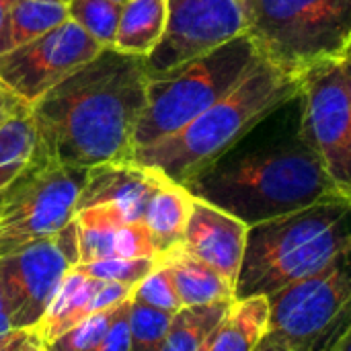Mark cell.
Returning <instances> with one entry per match:
<instances>
[{"label": "cell", "mask_w": 351, "mask_h": 351, "mask_svg": "<svg viewBox=\"0 0 351 351\" xmlns=\"http://www.w3.org/2000/svg\"><path fill=\"white\" fill-rule=\"evenodd\" d=\"M14 0H0V53L8 51V14Z\"/></svg>", "instance_id": "obj_34"}, {"label": "cell", "mask_w": 351, "mask_h": 351, "mask_svg": "<svg viewBox=\"0 0 351 351\" xmlns=\"http://www.w3.org/2000/svg\"><path fill=\"white\" fill-rule=\"evenodd\" d=\"M234 302V300H232ZM232 302H216L208 306H183L173 315L171 327L160 351H197L220 321L226 317Z\"/></svg>", "instance_id": "obj_22"}, {"label": "cell", "mask_w": 351, "mask_h": 351, "mask_svg": "<svg viewBox=\"0 0 351 351\" xmlns=\"http://www.w3.org/2000/svg\"><path fill=\"white\" fill-rule=\"evenodd\" d=\"M23 109H29V105L23 103L21 99H16V97L0 82V123H2L8 115H12V113H16V111H23Z\"/></svg>", "instance_id": "obj_33"}, {"label": "cell", "mask_w": 351, "mask_h": 351, "mask_svg": "<svg viewBox=\"0 0 351 351\" xmlns=\"http://www.w3.org/2000/svg\"><path fill=\"white\" fill-rule=\"evenodd\" d=\"M341 64H343V76H346V86H348V95H350L351 103V62H348V60L343 58Z\"/></svg>", "instance_id": "obj_37"}, {"label": "cell", "mask_w": 351, "mask_h": 351, "mask_svg": "<svg viewBox=\"0 0 351 351\" xmlns=\"http://www.w3.org/2000/svg\"><path fill=\"white\" fill-rule=\"evenodd\" d=\"M43 341L35 329H10L0 333V351H41Z\"/></svg>", "instance_id": "obj_32"}, {"label": "cell", "mask_w": 351, "mask_h": 351, "mask_svg": "<svg viewBox=\"0 0 351 351\" xmlns=\"http://www.w3.org/2000/svg\"><path fill=\"white\" fill-rule=\"evenodd\" d=\"M146 88L144 56L103 47L31 105L35 158L76 169L134 160Z\"/></svg>", "instance_id": "obj_1"}, {"label": "cell", "mask_w": 351, "mask_h": 351, "mask_svg": "<svg viewBox=\"0 0 351 351\" xmlns=\"http://www.w3.org/2000/svg\"><path fill=\"white\" fill-rule=\"evenodd\" d=\"M193 195L187 187L167 181L156 189L146 206L142 222L150 230L160 253L181 245L191 214Z\"/></svg>", "instance_id": "obj_18"}, {"label": "cell", "mask_w": 351, "mask_h": 351, "mask_svg": "<svg viewBox=\"0 0 351 351\" xmlns=\"http://www.w3.org/2000/svg\"><path fill=\"white\" fill-rule=\"evenodd\" d=\"M185 187L247 226L343 197L300 134L255 150L232 148Z\"/></svg>", "instance_id": "obj_2"}, {"label": "cell", "mask_w": 351, "mask_h": 351, "mask_svg": "<svg viewBox=\"0 0 351 351\" xmlns=\"http://www.w3.org/2000/svg\"><path fill=\"white\" fill-rule=\"evenodd\" d=\"M298 134L351 202V103L341 60L302 74Z\"/></svg>", "instance_id": "obj_9"}, {"label": "cell", "mask_w": 351, "mask_h": 351, "mask_svg": "<svg viewBox=\"0 0 351 351\" xmlns=\"http://www.w3.org/2000/svg\"><path fill=\"white\" fill-rule=\"evenodd\" d=\"M132 300L146 304L150 308L162 311V313H171V315L183 308L175 290L173 276L169 267L162 261H158V257H156V267L138 286H134Z\"/></svg>", "instance_id": "obj_26"}, {"label": "cell", "mask_w": 351, "mask_h": 351, "mask_svg": "<svg viewBox=\"0 0 351 351\" xmlns=\"http://www.w3.org/2000/svg\"><path fill=\"white\" fill-rule=\"evenodd\" d=\"M37 132L31 107L8 115L0 123V195L33 165Z\"/></svg>", "instance_id": "obj_21"}, {"label": "cell", "mask_w": 351, "mask_h": 351, "mask_svg": "<svg viewBox=\"0 0 351 351\" xmlns=\"http://www.w3.org/2000/svg\"><path fill=\"white\" fill-rule=\"evenodd\" d=\"M351 247V202L335 197L249 226L234 300L269 296L327 267Z\"/></svg>", "instance_id": "obj_4"}, {"label": "cell", "mask_w": 351, "mask_h": 351, "mask_svg": "<svg viewBox=\"0 0 351 351\" xmlns=\"http://www.w3.org/2000/svg\"><path fill=\"white\" fill-rule=\"evenodd\" d=\"M68 19L64 0H14L8 14V49L37 39Z\"/></svg>", "instance_id": "obj_23"}, {"label": "cell", "mask_w": 351, "mask_h": 351, "mask_svg": "<svg viewBox=\"0 0 351 351\" xmlns=\"http://www.w3.org/2000/svg\"><path fill=\"white\" fill-rule=\"evenodd\" d=\"M154 267H156V259H121V257L76 265V269H80L84 276L93 280L113 282L130 288L138 286Z\"/></svg>", "instance_id": "obj_28"}, {"label": "cell", "mask_w": 351, "mask_h": 351, "mask_svg": "<svg viewBox=\"0 0 351 351\" xmlns=\"http://www.w3.org/2000/svg\"><path fill=\"white\" fill-rule=\"evenodd\" d=\"M351 294V247L321 271L269 294V327L255 351H315Z\"/></svg>", "instance_id": "obj_8"}, {"label": "cell", "mask_w": 351, "mask_h": 351, "mask_svg": "<svg viewBox=\"0 0 351 351\" xmlns=\"http://www.w3.org/2000/svg\"><path fill=\"white\" fill-rule=\"evenodd\" d=\"M300 88L302 74L261 60L224 99L181 132L136 150L134 160L185 187L239 146L261 121L298 99Z\"/></svg>", "instance_id": "obj_3"}, {"label": "cell", "mask_w": 351, "mask_h": 351, "mask_svg": "<svg viewBox=\"0 0 351 351\" xmlns=\"http://www.w3.org/2000/svg\"><path fill=\"white\" fill-rule=\"evenodd\" d=\"M86 175L88 169L35 158L0 195V257L66 228L76 216Z\"/></svg>", "instance_id": "obj_7"}, {"label": "cell", "mask_w": 351, "mask_h": 351, "mask_svg": "<svg viewBox=\"0 0 351 351\" xmlns=\"http://www.w3.org/2000/svg\"><path fill=\"white\" fill-rule=\"evenodd\" d=\"M173 315L134 302L130 308V351H160Z\"/></svg>", "instance_id": "obj_25"}, {"label": "cell", "mask_w": 351, "mask_h": 351, "mask_svg": "<svg viewBox=\"0 0 351 351\" xmlns=\"http://www.w3.org/2000/svg\"><path fill=\"white\" fill-rule=\"evenodd\" d=\"M64 2H68V0H64Z\"/></svg>", "instance_id": "obj_41"}, {"label": "cell", "mask_w": 351, "mask_h": 351, "mask_svg": "<svg viewBox=\"0 0 351 351\" xmlns=\"http://www.w3.org/2000/svg\"><path fill=\"white\" fill-rule=\"evenodd\" d=\"M130 286L101 282L84 276L80 269L72 267L64 282L60 284L58 292L53 294L41 323L35 327L37 335L43 343L60 337L68 329L80 325L88 317L113 308L132 298Z\"/></svg>", "instance_id": "obj_14"}, {"label": "cell", "mask_w": 351, "mask_h": 351, "mask_svg": "<svg viewBox=\"0 0 351 351\" xmlns=\"http://www.w3.org/2000/svg\"><path fill=\"white\" fill-rule=\"evenodd\" d=\"M117 306L101 311V313L88 317L86 321H82L80 325L68 329L60 337L43 343V351H95L103 341V337L115 317Z\"/></svg>", "instance_id": "obj_27"}, {"label": "cell", "mask_w": 351, "mask_h": 351, "mask_svg": "<svg viewBox=\"0 0 351 351\" xmlns=\"http://www.w3.org/2000/svg\"><path fill=\"white\" fill-rule=\"evenodd\" d=\"M247 35L263 60L304 74L343 60L351 39V0H241Z\"/></svg>", "instance_id": "obj_6"}, {"label": "cell", "mask_w": 351, "mask_h": 351, "mask_svg": "<svg viewBox=\"0 0 351 351\" xmlns=\"http://www.w3.org/2000/svg\"><path fill=\"white\" fill-rule=\"evenodd\" d=\"M351 329V294L350 298L346 300V304L339 308V313L333 317V321L329 323V327L323 331L317 350L315 351H333V348L337 346V341L343 337L346 331Z\"/></svg>", "instance_id": "obj_31"}, {"label": "cell", "mask_w": 351, "mask_h": 351, "mask_svg": "<svg viewBox=\"0 0 351 351\" xmlns=\"http://www.w3.org/2000/svg\"><path fill=\"white\" fill-rule=\"evenodd\" d=\"M113 2H119V4H125V2H130V0H113Z\"/></svg>", "instance_id": "obj_40"}, {"label": "cell", "mask_w": 351, "mask_h": 351, "mask_svg": "<svg viewBox=\"0 0 351 351\" xmlns=\"http://www.w3.org/2000/svg\"><path fill=\"white\" fill-rule=\"evenodd\" d=\"M130 308L132 298L117 306L103 341L95 351H130Z\"/></svg>", "instance_id": "obj_30"}, {"label": "cell", "mask_w": 351, "mask_h": 351, "mask_svg": "<svg viewBox=\"0 0 351 351\" xmlns=\"http://www.w3.org/2000/svg\"><path fill=\"white\" fill-rule=\"evenodd\" d=\"M123 4L113 0H68V14L99 45H113Z\"/></svg>", "instance_id": "obj_24"}, {"label": "cell", "mask_w": 351, "mask_h": 351, "mask_svg": "<svg viewBox=\"0 0 351 351\" xmlns=\"http://www.w3.org/2000/svg\"><path fill=\"white\" fill-rule=\"evenodd\" d=\"M333 351H351V329L343 333V337L337 341V346L333 348Z\"/></svg>", "instance_id": "obj_36"}, {"label": "cell", "mask_w": 351, "mask_h": 351, "mask_svg": "<svg viewBox=\"0 0 351 351\" xmlns=\"http://www.w3.org/2000/svg\"><path fill=\"white\" fill-rule=\"evenodd\" d=\"M10 329H12V315H10V304H8L4 284H2V278H0V333L10 331Z\"/></svg>", "instance_id": "obj_35"}, {"label": "cell", "mask_w": 351, "mask_h": 351, "mask_svg": "<svg viewBox=\"0 0 351 351\" xmlns=\"http://www.w3.org/2000/svg\"><path fill=\"white\" fill-rule=\"evenodd\" d=\"M249 226L228 212L193 197L181 247L237 284Z\"/></svg>", "instance_id": "obj_13"}, {"label": "cell", "mask_w": 351, "mask_h": 351, "mask_svg": "<svg viewBox=\"0 0 351 351\" xmlns=\"http://www.w3.org/2000/svg\"><path fill=\"white\" fill-rule=\"evenodd\" d=\"M78 230V263L115 259V239L119 228L130 222L117 206L103 204L78 210L74 216Z\"/></svg>", "instance_id": "obj_20"}, {"label": "cell", "mask_w": 351, "mask_h": 351, "mask_svg": "<svg viewBox=\"0 0 351 351\" xmlns=\"http://www.w3.org/2000/svg\"><path fill=\"white\" fill-rule=\"evenodd\" d=\"M160 255L150 230L142 220L125 222L115 239V257L121 259H156Z\"/></svg>", "instance_id": "obj_29"}, {"label": "cell", "mask_w": 351, "mask_h": 351, "mask_svg": "<svg viewBox=\"0 0 351 351\" xmlns=\"http://www.w3.org/2000/svg\"><path fill=\"white\" fill-rule=\"evenodd\" d=\"M165 23L167 0H130L123 4L111 47L146 58L160 41Z\"/></svg>", "instance_id": "obj_19"}, {"label": "cell", "mask_w": 351, "mask_h": 351, "mask_svg": "<svg viewBox=\"0 0 351 351\" xmlns=\"http://www.w3.org/2000/svg\"><path fill=\"white\" fill-rule=\"evenodd\" d=\"M175 282L181 306H208L234 300V284L181 245L158 255Z\"/></svg>", "instance_id": "obj_16"}, {"label": "cell", "mask_w": 351, "mask_h": 351, "mask_svg": "<svg viewBox=\"0 0 351 351\" xmlns=\"http://www.w3.org/2000/svg\"><path fill=\"white\" fill-rule=\"evenodd\" d=\"M41 351H43V350H41Z\"/></svg>", "instance_id": "obj_42"}, {"label": "cell", "mask_w": 351, "mask_h": 351, "mask_svg": "<svg viewBox=\"0 0 351 351\" xmlns=\"http://www.w3.org/2000/svg\"><path fill=\"white\" fill-rule=\"evenodd\" d=\"M243 33L247 19L241 0H167L165 31L146 56V76L165 78Z\"/></svg>", "instance_id": "obj_10"}, {"label": "cell", "mask_w": 351, "mask_h": 351, "mask_svg": "<svg viewBox=\"0 0 351 351\" xmlns=\"http://www.w3.org/2000/svg\"><path fill=\"white\" fill-rule=\"evenodd\" d=\"M269 327V298L234 300L208 339L210 351H255Z\"/></svg>", "instance_id": "obj_17"}, {"label": "cell", "mask_w": 351, "mask_h": 351, "mask_svg": "<svg viewBox=\"0 0 351 351\" xmlns=\"http://www.w3.org/2000/svg\"><path fill=\"white\" fill-rule=\"evenodd\" d=\"M167 181V177L138 165L136 160L93 167L88 169L86 183L80 191L76 212L93 206L111 204L117 206L130 222L142 220L148 202Z\"/></svg>", "instance_id": "obj_15"}, {"label": "cell", "mask_w": 351, "mask_h": 351, "mask_svg": "<svg viewBox=\"0 0 351 351\" xmlns=\"http://www.w3.org/2000/svg\"><path fill=\"white\" fill-rule=\"evenodd\" d=\"M78 261L74 220L60 232L0 257V278L10 304L12 329H35L41 323L53 294Z\"/></svg>", "instance_id": "obj_11"}, {"label": "cell", "mask_w": 351, "mask_h": 351, "mask_svg": "<svg viewBox=\"0 0 351 351\" xmlns=\"http://www.w3.org/2000/svg\"><path fill=\"white\" fill-rule=\"evenodd\" d=\"M208 339H210V337H208ZM197 351H210V348H208V341H206V343H204V346H202Z\"/></svg>", "instance_id": "obj_39"}, {"label": "cell", "mask_w": 351, "mask_h": 351, "mask_svg": "<svg viewBox=\"0 0 351 351\" xmlns=\"http://www.w3.org/2000/svg\"><path fill=\"white\" fill-rule=\"evenodd\" d=\"M261 60L253 39L243 33L177 72L148 80L146 109L134 136V152L181 132L234 90Z\"/></svg>", "instance_id": "obj_5"}, {"label": "cell", "mask_w": 351, "mask_h": 351, "mask_svg": "<svg viewBox=\"0 0 351 351\" xmlns=\"http://www.w3.org/2000/svg\"><path fill=\"white\" fill-rule=\"evenodd\" d=\"M348 62H351V39H350V45H348V49H346V56H343Z\"/></svg>", "instance_id": "obj_38"}, {"label": "cell", "mask_w": 351, "mask_h": 351, "mask_svg": "<svg viewBox=\"0 0 351 351\" xmlns=\"http://www.w3.org/2000/svg\"><path fill=\"white\" fill-rule=\"evenodd\" d=\"M101 49L103 45L68 19L37 39L0 53V82L31 107Z\"/></svg>", "instance_id": "obj_12"}]
</instances>
